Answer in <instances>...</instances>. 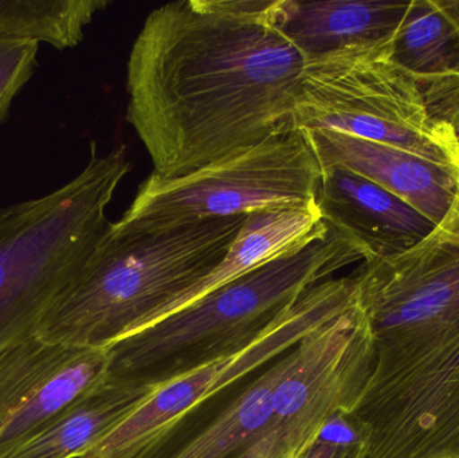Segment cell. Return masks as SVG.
I'll return each instance as SVG.
<instances>
[{"label":"cell","instance_id":"obj_16","mask_svg":"<svg viewBox=\"0 0 459 458\" xmlns=\"http://www.w3.org/2000/svg\"><path fill=\"white\" fill-rule=\"evenodd\" d=\"M158 387L105 379L48 428L2 458H78L142 406Z\"/></svg>","mask_w":459,"mask_h":458},{"label":"cell","instance_id":"obj_19","mask_svg":"<svg viewBox=\"0 0 459 458\" xmlns=\"http://www.w3.org/2000/svg\"><path fill=\"white\" fill-rule=\"evenodd\" d=\"M39 43L0 37V123L37 67Z\"/></svg>","mask_w":459,"mask_h":458},{"label":"cell","instance_id":"obj_7","mask_svg":"<svg viewBox=\"0 0 459 458\" xmlns=\"http://www.w3.org/2000/svg\"><path fill=\"white\" fill-rule=\"evenodd\" d=\"M351 273L309 288L264 335L238 354L202 366L163 386L78 458H128L199 406L296 347L307 333L359 301Z\"/></svg>","mask_w":459,"mask_h":458},{"label":"cell","instance_id":"obj_8","mask_svg":"<svg viewBox=\"0 0 459 458\" xmlns=\"http://www.w3.org/2000/svg\"><path fill=\"white\" fill-rule=\"evenodd\" d=\"M374 339L355 306L307 333L273 393L277 458H297L331 417L352 413L371 376Z\"/></svg>","mask_w":459,"mask_h":458},{"label":"cell","instance_id":"obj_20","mask_svg":"<svg viewBox=\"0 0 459 458\" xmlns=\"http://www.w3.org/2000/svg\"><path fill=\"white\" fill-rule=\"evenodd\" d=\"M275 446H277V436H275L274 430L272 429L269 435L256 441L254 445L246 449L237 458H277Z\"/></svg>","mask_w":459,"mask_h":458},{"label":"cell","instance_id":"obj_6","mask_svg":"<svg viewBox=\"0 0 459 458\" xmlns=\"http://www.w3.org/2000/svg\"><path fill=\"white\" fill-rule=\"evenodd\" d=\"M321 177L307 134L290 131L182 177L150 175L117 223L151 230L312 206Z\"/></svg>","mask_w":459,"mask_h":458},{"label":"cell","instance_id":"obj_17","mask_svg":"<svg viewBox=\"0 0 459 458\" xmlns=\"http://www.w3.org/2000/svg\"><path fill=\"white\" fill-rule=\"evenodd\" d=\"M105 0H0V37L74 48Z\"/></svg>","mask_w":459,"mask_h":458},{"label":"cell","instance_id":"obj_11","mask_svg":"<svg viewBox=\"0 0 459 458\" xmlns=\"http://www.w3.org/2000/svg\"><path fill=\"white\" fill-rule=\"evenodd\" d=\"M73 350L34 336L0 357V458L72 405L74 387L59 366Z\"/></svg>","mask_w":459,"mask_h":458},{"label":"cell","instance_id":"obj_15","mask_svg":"<svg viewBox=\"0 0 459 458\" xmlns=\"http://www.w3.org/2000/svg\"><path fill=\"white\" fill-rule=\"evenodd\" d=\"M328 230L317 204L248 214L222 263L209 276L159 309L143 330L193 306L258 266L304 246Z\"/></svg>","mask_w":459,"mask_h":458},{"label":"cell","instance_id":"obj_10","mask_svg":"<svg viewBox=\"0 0 459 458\" xmlns=\"http://www.w3.org/2000/svg\"><path fill=\"white\" fill-rule=\"evenodd\" d=\"M321 167L340 166L377 183L422 212L434 225L452 207L459 169L409 151L333 131H304Z\"/></svg>","mask_w":459,"mask_h":458},{"label":"cell","instance_id":"obj_9","mask_svg":"<svg viewBox=\"0 0 459 458\" xmlns=\"http://www.w3.org/2000/svg\"><path fill=\"white\" fill-rule=\"evenodd\" d=\"M321 169L316 201L321 220L355 242L364 261L403 255L436 226L411 204L356 172L340 166Z\"/></svg>","mask_w":459,"mask_h":458},{"label":"cell","instance_id":"obj_4","mask_svg":"<svg viewBox=\"0 0 459 458\" xmlns=\"http://www.w3.org/2000/svg\"><path fill=\"white\" fill-rule=\"evenodd\" d=\"M131 169L126 147L101 155L58 190L0 209V357L34 338L43 315L107 237V209Z\"/></svg>","mask_w":459,"mask_h":458},{"label":"cell","instance_id":"obj_3","mask_svg":"<svg viewBox=\"0 0 459 458\" xmlns=\"http://www.w3.org/2000/svg\"><path fill=\"white\" fill-rule=\"evenodd\" d=\"M358 261H364L360 247L329 228L304 246L108 347V379L160 387L238 354L264 335L309 288Z\"/></svg>","mask_w":459,"mask_h":458},{"label":"cell","instance_id":"obj_14","mask_svg":"<svg viewBox=\"0 0 459 458\" xmlns=\"http://www.w3.org/2000/svg\"><path fill=\"white\" fill-rule=\"evenodd\" d=\"M411 0H281L277 24L305 61L391 39Z\"/></svg>","mask_w":459,"mask_h":458},{"label":"cell","instance_id":"obj_12","mask_svg":"<svg viewBox=\"0 0 459 458\" xmlns=\"http://www.w3.org/2000/svg\"><path fill=\"white\" fill-rule=\"evenodd\" d=\"M293 349L232 395L206 424L193 422L195 409L128 458H237L272 432L273 393L290 366Z\"/></svg>","mask_w":459,"mask_h":458},{"label":"cell","instance_id":"obj_18","mask_svg":"<svg viewBox=\"0 0 459 458\" xmlns=\"http://www.w3.org/2000/svg\"><path fill=\"white\" fill-rule=\"evenodd\" d=\"M368 438L352 413L331 417L297 458H367Z\"/></svg>","mask_w":459,"mask_h":458},{"label":"cell","instance_id":"obj_5","mask_svg":"<svg viewBox=\"0 0 459 458\" xmlns=\"http://www.w3.org/2000/svg\"><path fill=\"white\" fill-rule=\"evenodd\" d=\"M391 39L307 59L294 131L340 132L459 169L458 132L393 61Z\"/></svg>","mask_w":459,"mask_h":458},{"label":"cell","instance_id":"obj_13","mask_svg":"<svg viewBox=\"0 0 459 458\" xmlns=\"http://www.w3.org/2000/svg\"><path fill=\"white\" fill-rule=\"evenodd\" d=\"M391 58L459 134V0H411L391 39Z\"/></svg>","mask_w":459,"mask_h":458},{"label":"cell","instance_id":"obj_2","mask_svg":"<svg viewBox=\"0 0 459 458\" xmlns=\"http://www.w3.org/2000/svg\"><path fill=\"white\" fill-rule=\"evenodd\" d=\"M246 220L237 215L151 230L112 223L77 279L43 315L35 338L96 350L143 330L222 263Z\"/></svg>","mask_w":459,"mask_h":458},{"label":"cell","instance_id":"obj_1","mask_svg":"<svg viewBox=\"0 0 459 458\" xmlns=\"http://www.w3.org/2000/svg\"><path fill=\"white\" fill-rule=\"evenodd\" d=\"M281 0H179L155 8L126 66V121L175 177L294 131L305 58Z\"/></svg>","mask_w":459,"mask_h":458}]
</instances>
